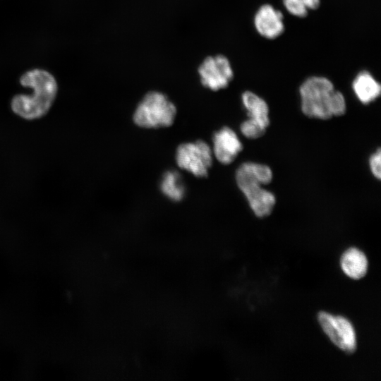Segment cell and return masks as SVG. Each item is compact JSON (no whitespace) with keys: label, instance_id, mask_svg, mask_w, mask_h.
Masks as SVG:
<instances>
[{"label":"cell","instance_id":"cell-1","mask_svg":"<svg viewBox=\"0 0 381 381\" xmlns=\"http://www.w3.org/2000/svg\"><path fill=\"white\" fill-rule=\"evenodd\" d=\"M20 84L32 90L30 95H17L11 102L14 114L27 120H35L44 116L56 98L58 85L55 78L42 69L25 72L20 78Z\"/></svg>","mask_w":381,"mask_h":381},{"label":"cell","instance_id":"cell-2","mask_svg":"<svg viewBox=\"0 0 381 381\" xmlns=\"http://www.w3.org/2000/svg\"><path fill=\"white\" fill-rule=\"evenodd\" d=\"M299 94L302 111L308 117L328 119L341 116L346 111L344 96L324 76L306 79L299 87Z\"/></svg>","mask_w":381,"mask_h":381},{"label":"cell","instance_id":"cell-3","mask_svg":"<svg viewBox=\"0 0 381 381\" xmlns=\"http://www.w3.org/2000/svg\"><path fill=\"white\" fill-rule=\"evenodd\" d=\"M272 179L271 169L262 164L246 162L236 173V181L245 195L250 208L258 217L269 215L275 205L274 195L262 188Z\"/></svg>","mask_w":381,"mask_h":381},{"label":"cell","instance_id":"cell-4","mask_svg":"<svg viewBox=\"0 0 381 381\" xmlns=\"http://www.w3.org/2000/svg\"><path fill=\"white\" fill-rule=\"evenodd\" d=\"M176 114V108L166 95L150 91L138 104L133 114V121L143 128L167 127L173 123Z\"/></svg>","mask_w":381,"mask_h":381},{"label":"cell","instance_id":"cell-5","mask_svg":"<svg viewBox=\"0 0 381 381\" xmlns=\"http://www.w3.org/2000/svg\"><path fill=\"white\" fill-rule=\"evenodd\" d=\"M176 160L182 169L195 176L205 177L212 163V151L202 140L183 143L177 148Z\"/></svg>","mask_w":381,"mask_h":381},{"label":"cell","instance_id":"cell-6","mask_svg":"<svg viewBox=\"0 0 381 381\" xmlns=\"http://www.w3.org/2000/svg\"><path fill=\"white\" fill-rule=\"evenodd\" d=\"M197 71L201 84L212 91L226 88L234 76L229 59L220 54L206 56Z\"/></svg>","mask_w":381,"mask_h":381},{"label":"cell","instance_id":"cell-7","mask_svg":"<svg viewBox=\"0 0 381 381\" xmlns=\"http://www.w3.org/2000/svg\"><path fill=\"white\" fill-rule=\"evenodd\" d=\"M318 322L332 343L346 353L356 349V337L351 322L341 315H333L321 311L318 314Z\"/></svg>","mask_w":381,"mask_h":381},{"label":"cell","instance_id":"cell-8","mask_svg":"<svg viewBox=\"0 0 381 381\" xmlns=\"http://www.w3.org/2000/svg\"><path fill=\"white\" fill-rule=\"evenodd\" d=\"M283 13L272 5H262L256 11L253 23L256 31L263 37L273 40L284 31Z\"/></svg>","mask_w":381,"mask_h":381},{"label":"cell","instance_id":"cell-9","mask_svg":"<svg viewBox=\"0 0 381 381\" xmlns=\"http://www.w3.org/2000/svg\"><path fill=\"white\" fill-rule=\"evenodd\" d=\"M212 141V154L223 164L231 163L242 150V143L236 133L229 127L216 132Z\"/></svg>","mask_w":381,"mask_h":381},{"label":"cell","instance_id":"cell-10","mask_svg":"<svg viewBox=\"0 0 381 381\" xmlns=\"http://www.w3.org/2000/svg\"><path fill=\"white\" fill-rule=\"evenodd\" d=\"M241 99L248 112V120L266 130L270 124L269 108L266 102L251 91L244 92Z\"/></svg>","mask_w":381,"mask_h":381},{"label":"cell","instance_id":"cell-11","mask_svg":"<svg viewBox=\"0 0 381 381\" xmlns=\"http://www.w3.org/2000/svg\"><path fill=\"white\" fill-rule=\"evenodd\" d=\"M352 88L358 100L365 104L375 100L381 92L380 84L367 71H363L356 76Z\"/></svg>","mask_w":381,"mask_h":381},{"label":"cell","instance_id":"cell-12","mask_svg":"<svg viewBox=\"0 0 381 381\" xmlns=\"http://www.w3.org/2000/svg\"><path fill=\"white\" fill-rule=\"evenodd\" d=\"M340 265L345 274L354 279L363 278L368 270L367 258L356 248H350L344 252Z\"/></svg>","mask_w":381,"mask_h":381},{"label":"cell","instance_id":"cell-13","mask_svg":"<svg viewBox=\"0 0 381 381\" xmlns=\"http://www.w3.org/2000/svg\"><path fill=\"white\" fill-rule=\"evenodd\" d=\"M161 190L172 200H182L185 195V188L180 174L176 171H167L162 177Z\"/></svg>","mask_w":381,"mask_h":381},{"label":"cell","instance_id":"cell-14","mask_svg":"<svg viewBox=\"0 0 381 381\" xmlns=\"http://www.w3.org/2000/svg\"><path fill=\"white\" fill-rule=\"evenodd\" d=\"M240 128L242 134L250 139H255L261 137L266 131L258 124L253 123L248 119L241 123Z\"/></svg>","mask_w":381,"mask_h":381},{"label":"cell","instance_id":"cell-15","mask_svg":"<svg viewBox=\"0 0 381 381\" xmlns=\"http://www.w3.org/2000/svg\"><path fill=\"white\" fill-rule=\"evenodd\" d=\"M283 5L287 11L298 18H304L308 15V9L300 0H282Z\"/></svg>","mask_w":381,"mask_h":381},{"label":"cell","instance_id":"cell-16","mask_svg":"<svg viewBox=\"0 0 381 381\" xmlns=\"http://www.w3.org/2000/svg\"><path fill=\"white\" fill-rule=\"evenodd\" d=\"M370 168L373 176L380 179L381 177V152L380 149H378L373 153L369 159Z\"/></svg>","mask_w":381,"mask_h":381},{"label":"cell","instance_id":"cell-17","mask_svg":"<svg viewBox=\"0 0 381 381\" xmlns=\"http://www.w3.org/2000/svg\"><path fill=\"white\" fill-rule=\"evenodd\" d=\"M303 5L308 8V9H317L320 4V0H300Z\"/></svg>","mask_w":381,"mask_h":381}]
</instances>
